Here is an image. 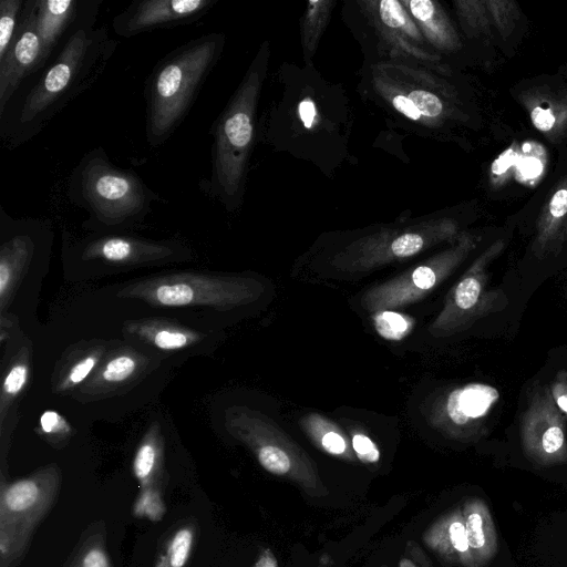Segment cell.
<instances>
[{
  "instance_id": "24",
  "label": "cell",
  "mask_w": 567,
  "mask_h": 567,
  "mask_svg": "<svg viewBox=\"0 0 567 567\" xmlns=\"http://www.w3.org/2000/svg\"><path fill=\"white\" fill-rule=\"evenodd\" d=\"M195 529L192 524L178 527L169 535L155 567H185L194 545Z\"/></svg>"
},
{
  "instance_id": "40",
  "label": "cell",
  "mask_w": 567,
  "mask_h": 567,
  "mask_svg": "<svg viewBox=\"0 0 567 567\" xmlns=\"http://www.w3.org/2000/svg\"><path fill=\"white\" fill-rule=\"evenodd\" d=\"M519 171L527 177L537 176L542 172V164L536 158H525L519 165Z\"/></svg>"
},
{
  "instance_id": "35",
  "label": "cell",
  "mask_w": 567,
  "mask_h": 567,
  "mask_svg": "<svg viewBox=\"0 0 567 567\" xmlns=\"http://www.w3.org/2000/svg\"><path fill=\"white\" fill-rule=\"evenodd\" d=\"M530 116L535 127L543 132L549 131L555 124V116L549 109L536 106Z\"/></svg>"
},
{
  "instance_id": "39",
  "label": "cell",
  "mask_w": 567,
  "mask_h": 567,
  "mask_svg": "<svg viewBox=\"0 0 567 567\" xmlns=\"http://www.w3.org/2000/svg\"><path fill=\"white\" fill-rule=\"evenodd\" d=\"M517 157V154L513 150H508L504 152L492 165V171L494 174H502L506 169H508Z\"/></svg>"
},
{
  "instance_id": "12",
  "label": "cell",
  "mask_w": 567,
  "mask_h": 567,
  "mask_svg": "<svg viewBox=\"0 0 567 567\" xmlns=\"http://www.w3.org/2000/svg\"><path fill=\"white\" fill-rule=\"evenodd\" d=\"M219 0H135L112 20L113 31L122 38L196 22Z\"/></svg>"
},
{
  "instance_id": "11",
  "label": "cell",
  "mask_w": 567,
  "mask_h": 567,
  "mask_svg": "<svg viewBox=\"0 0 567 567\" xmlns=\"http://www.w3.org/2000/svg\"><path fill=\"white\" fill-rule=\"evenodd\" d=\"M520 442L525 455L536 465L567 463L564 416L549 389L534 393L522 415Z\"/></svg>"
},
{
  "instance_id": "28",
  "label": "cell",
  "mask_w": 567,
  "mask_h": 567,
  "mask_svg": "<svg viewBox=\"0 0 567 567\" xmlns=\"http://www.w3.org/2000/svg\"><path fill=\"white\" fill-rule=\"evenodd\" d=\"M374 327L388 340L403 339L412 328V321L400 313L384 311L374 317Z\"/></svg>"
},
{
  "instance_id": "38",
  "label": "cell",
  "mask_w": 567,
  "mask_h": 567,
  "mask_svg": "<svg viewBox=\"0 0 567 567\" xmlns=\"http://www.w3.org/2000/svg\"><path fill=\"white\" fill-rule=\"evenodd\" d=\"M549 212L555 218L567 214V189H559L555 193L550 200Z\"/></svg>"
},
{
  "instance_id": "37",
  "label": "cell",
  "mask_w": 567,
  "mask_h": 567,
  "mask_svg": "<svg viewBox=\"0 0 567 567\" xmlns=\"http://www.w3.org/2000/svg\"><path fill=\"white\" fill-rule=\"evenodd\" d=\"M322 446L331 454H341L346 450V442L338 433L329 432L322 437Z\"/></svg>"
},
{
  "instance_id": "26",
  "label": "cell",
  "mask_w": 567,
  "mask_h": 567,
  "mask_svg": "<svg viewBox=\"0 0 567 567\" xmlns=\"http://www.w3.org/2000/svg\"><path fill=\"white\" fill-rule=\"evenodd\" d=\"M24 3L25 0H0V59L17 34Z\"/></svg>"
},
{
  "instance_id": "33",
  "label": "cell",
  "mask_w": 567,
  "mask_h": 567,
  "mask_svg": "<svg viewBox=\"0 0 567 567\" xmlns=\"http://www.w3.org/2000/svg\"><path fill=\"white\" fill-rule=\"evenodd\" d=\"M352 445L359 458L363 462L373 463L379 460V450L368 436L362 434L354 435Z\"/></svg>"
},
{
  "instance_id": "32",
  "label": "cell",
  "mask_w": 567,
  "mask_h": 567,
  "mask_svg": "<svg viewBox=\"0 0 567 567\" xmlns=\"http://www.w3.org/2000/svg\"><path fill=\"white\" fill-rule=\"evenodd\" d=\"M74 567H111V564L103 547L94 545L82 553Z\"/></svg>"
},
{
  "instance_id": "3",
  "label": "cell",
  "mask_w": 567,
  "mask_h": 567,
  "mask_svg": "<svg viewBox=\"0 0 567 567\" xmlns=\"http://www.w3.org/2000/svg\"><path fill=\"white\" fill-rule=\"evenodd\" d=\"M270 54V44L266 41L209 130L210 174L199 182V189L228 213L236 212L244 204L249 162L257 143L258 106L268 76Z\"/></svg>"
},
{
  "instance_id": "1",
  "label": "cell",
  "mask_w": 567,
  "mask_h": 567,
  "mask_svg": "<svg viewBox=\"0 0 567 567\" xmlns=\"http://www.w3.org/2000/svg\"><path fill=\"white\" fill-rule=\"evenodd\" d=\"M272 89L258 117L257 142L310 162L329 177L353 159V105L341 84L324 79L313 63L284 62Z\"/></svg>"
},
{
  "instance_id": "27",
  "label": "cell",
  "mask_w": 567,
  "mask_h": 567,
  "mask_svg": "<svg viewBox=\"0 0 567 567\" xmlns=\"http://www.w3.org/2000/svg\"><path fill=\"white\" fill-rule=\"evenodd\" d=\"M39 431L51 444H63L73 434V427L68 420L54 410H47L39 421Z\"/></svg>"
},
{
  "instance_id": "7",
  "label": "cell",
  "mask_w": 567,
  "mask_h": 567,
  "mask_svg": "<svg viewBox=\"0 0 567 567\" xmlns=\"http://www.w3.org/2000/svg\"><path fill=\"white\" fill-rule=\"evenodd\" d=\"M243 296L244 288L237 280L197 271L151 276L117 291L120 298L137 299L157 308L224 309L239 302Z\"/></svg>"
},
{
  "instance_id": "22",
  "label": "cell",
  "mask_w": 567,
  "mask_h": 567,
  "mask_svg": "<svg viewBox=\"0 0 567 567\" xmlns=\"http://www.w3.org/2000/svg\"><path fill=\"white\" fill-rule=\"evenodd\" d=\"M164 460V437L161 425L153 422L135 451L132 468L142 488L155 485Z\"/></svg>"
},
{
  "instance_id": "36",
  "label": "cell",
  "mask_w": 567,
  "mask_h": 567,
  "mask_svg": "<svg viewBox=\"0 0 567 567\" xmlns=\"http://www.w3.org/2000/svg\"><path fill=\"white\" fill-rule=\"evenodd\" d=\"M412 280L416 287L421 289H430L434 286L436 276L432 268L421 266L413 271Z\"/></svg>"
},
{
  "instance_id": "16",
  "label": "cell",
  "mask_w": 567,
  "mask_h": 567,
  "mask_svg": "<svg viewBox=\"0 0 567 567\" xmlns=\"http://www.w3.org/2000/svg\"><path fill=\"white\" fill-rule=\"evenodd\" d=\"M92 2L93 0H38L37 21L43 48L42 69L58 54Z\"/></svg>"
},
{
  "instance_id": "13",
  "label": "cell",
  "mask_w": 567,
  "mask_h": 567,
  "mask_svg": "<svg viewBox=\"0 0 567 567\" xmlns=\"http://www.w3.org/2000/svg\"><path fill=\"white\" fill-rule=\"evenodd\" d=\"M157 354L134 344L109 349L89 379L74 393L93 401L123 392L140 382L153 368Z\"/></svg>"
},
{
  "instance_id": "10",
  "label": "cell",
  "mask_w": 567,
  "mask_h": 567,
  "mask_svg": "<svg viewBox=\"0 0 567 567\" xmlns=\"http://www.w3.org/2000/svg\"><path fill=\"white\" fill-rule=\"evenodd\" d=\"M0 313H4L28 272L40 239L50 233V225L43 219H16L0 205Z\"/></svg>"
},
{
  "instance_id": "6",
  "label": "cell",
  "mask_w": 567,
  "mask_h": 567,
  "mask_svg": "<svg viewBox=\"0 0 567 567\" xmlns=\"http://www.w3.org/2000/svg\"><path fill=\"white\" fill-rule=\"evenodd\" d=\"M342 19L361 47L363 64L440 63V55L429 45L402 0L346 1Z\"/></svg>"
},
{
  "instance_id": "42",
  "label": "cell",
  "mask_w": 567,
  "mask_h": 567,
  "mask_svg": "<svg viewBox=\"0 0 567 567\" xmlns=\"http://www.w3.org/2000/svg\"><path fill=\"white\" fill-rule=\"evenodd\" d=\"M271 567H274V566H271Z\"/></svg>"
},
{
  "instance_id": "25",
  "label": "cell",
  "mask_w": 567,
  "mask_h": 567,
  "mask_svg": "<svg viewBox=\"0 0 567 567\" xmlns=\"http://www.w3.org/2000/svg\"><path fill=\"white\" fill-rule=\"evenodd\" d=\"M486 260L476 264L472 272L463 278L455 288L454 302L463 311L478 307L487 277L485 275Z\"/></svg>"
},
{
  "instance_id": "34",
  "label": "cell",
  "mask_w": 567,
  "mask_h": 567,
  "mask_svg": "<svg viewBox=\"0 0 567 567\" xmlns=\"http://www.w3.org/2000/svg\"><path fill=\"white\" fill-rule=\"evenodd\" d=\"M549 391L558 409L567 414V373L559 372Z\"/></svg>"
},
{
  "instance_id": "18",
  "label": "cell",
  "mask_w": 567,
  "mask_h": 567,
  "mask_svg": "<svg viewBox=\"0 0 567 567\" xmlns=\"http://www.w3.org/2000/svg\"><path fill=\"white\" fill-rule=\"evenodd\" d=\"M463 517L472 558L476 567H486L498 548L496 527L486 503L481 498L468 501Z\"/></svg>"
},
{
  "instance_id": "17",
  "label": "cell",
  "mask_w": 567,
  "mask_h": 567,
  "mask_svg": "<svg viewBox=\"0 0 567 567\" xmlns=\"http://www.w3.org/2000/svg\"><path fill=\"white\" fill-rule=\"evenodd\" d=\"M109 343L103 340L80 341L69 347L54 365L51 390L54 394H74L96 369Z\"/></svg>"
},
{
  "instance_id": "4",
  "label": "cell",
  "mask_w": 567,
  "mask_h": 567,
  "mask_svg": "<svg viewBox=\"0 0 567 567\" xmlns=\"http://www.w3.org/2000/svg\"><path fill=\"white\" fill-rule=\"evenodd\" d=\"M225 44L226 35L221 32L202 34L156 62L144 83L145 135L150 146L163 145L183 123L221 58Z\"/></svg>"
},
{
  "instance_id": "19",
  "label": "cell",
  "mask_w": 567,
  "mask_h": 567,
  "mask_svg": "<svg viewBox=\"0 0 567 567\" xmlns=\"http://www.w3.org/2000/svg\"><path fill=\"white\" fill-rule=\"evenodd\" d=\"M498 399L499 392L494 386L471 383L450 393L446 411L455 424L465 425L485 417Z\"/></svg>"
},
{
  "instance_id": "29",
  "label": "cell",
  "mask_w": 567,
  "mask_h": 567,
  "mask_svg": "<svg viewBox=\"0 0 567 567\" xmlns=\"http://www.w3.org/2000/svg\"><path fill=\"white\" fill-rule=\"evenodd\" d=\"M133 513L135 516L147 517L153 522L162 519L165 513V506L159 491L155 485L142 488L134 504Z\"/></svg>"
},
{
  "instance_id": "31",
  "label": "cell",
  "mask_w": 567,
  "mask_h": 567,
  "mask_svg": "<svg viewBox=\"0 0 567 567\" xmlns=\"http://www.w3.org/2000/svg\"><path fill=\"white\" fill-rule=\"evenodd\" d=\"M424 243L421 231H402L393 241L391 251L396 257H409L419 252L423 248Z\"/></svg>"
},
{
  "instance_id": "15",
  "label": "cell",
  "mask_w": 567,
  "mask_h": 567,
  "mask_svg": "<svg viewBox=\"0 0 567 567\" xmlns=\"http://www.w3.org/2000/svg\"><path fill=\"white\" fill-rule=\"evenodd\" d=\"M127 341L153 353H194L206 344L207 336L165 318H143L123 324Z\"/></svg>"
},
{
  "instance_id": "20",
  "label": "cell",
  "mask_w": 567,
  "mask_h": 567,
  "mask_svg": "<svg viewBox=\"0 0 567 567\" xmlns=\"http://www.w3.org/2000/svg\"><path fill=\"white\" fill-rule=\"evenodd\" d=\"M424 39L437 53L453 45V33L439 2L433 0H402Z\"/></svg>"
},
{
  "instance_id": "23",
  "label": "cell",
  "mask_w": 567,
  "mask_h": 567,
  "mask_svg": "<svg viewBox=\"0 0 567 567\" xmlns=\"http://www.w3.org/2000/svg\"><path fill=\"white\" fill-rule=\"evenodd\" d=\"M336 3L332 0H313L306 3L300 20L303 63H313V56Z\"/></svg>"
},
{
  "instance_id": "21",
  "label": "cell",
  "mask_w": 567,
  "mask_h": 567,
  "mask_svg": "<svg viewBox=\"0 0 567 567\" xmlns=\"http://www.w3.org/2000/svg\"><path fill=\"white\" fill-rule=\"evenodd\" d=\"M31 373V346L22 344L8 360L3 370L0 390V429L2 430L7 417L24 392Z\"/></svg>"
},
{
  "instance_id": "5",
  "label": "cell",
  "mask_w": 567,
  "mask_h": 567,
  "mask_svg": "<svg viewBox=\"0 0 567 567\" xmlns=\"http://www.w3.org/2000/svg\"><path fill=\"white\" fill-rule=\"evenodd\" d=\"M66 196L86 212L83 226L94 233H120L140 226L162 202L138 174L115 165L102 146L87 151L73 167Z\"/></svg>"
},
{
  "instance_id": "30",
  "label": "cell",
  "mask_w": 567,
  "mask_h": 567,
  "mask_svg": "<svg viewBox=\"0 0 567 567\" xmlns=\"http://www.w3.org/2000/svg\"><path fill=\"white\" fill-rule=\"evenodd\" d=\"M258 460L264 468L276 475H284L290 470L288 455L277 446L261 447L258 451Z\"/></svg>"
},
{
  "instance_id": "41",
  "label": "cell",
  "mask_w": 567,
  "mask_h": 567,
  "mask_svg": "<svg viewBox=\"0 0 567 567\" xmlns=\"http://www.w3.org/2000/svg\"><path fill=\"white\" fill-rule=\"evenodd\" d=\"M401 567H415V566L409 560H402Z\"/></svg>"
},
{
  "instance_id": "14",
  "label": "cell",
  "mask_w": 567,
  "mask_h": 567,
  "mask_svg": "<svg viewBox=\"0 0 567 567\" xmlns=\"http://www.w3.org/2000/svg\"><path fill=\"white\" fill-rule=\"evenodd\" d=\"M38 0H25L17 34L0 59V112L27 78L42 69L43 48L37 21Z\"/></svg>"
},
{
  "instance_id": "8",
  "label": "cell",
  "mask_w": 567,
  "mask_h": 567,
  "mask_svg": "<svg viewBox=\"0 0 567 567\" xmlns=\"http://www.w3.org/2000/svg\"><path fill=\"white\" fill-rule=\"evenodd\" d=\"M59 484V471L47 466L7 485L0 496V547L2 567L24 549L30 534L50 507Z\"/></svg>"
},
{
  "instance_id": "9",
  "label": "cell",
  "mask_w": 567,
  "mask_h": 567,
  "mask_svg": "<svg viewBox=\"0 0 567 567\" xmlns=\"http://www.w3.org/2000/svg\"><path fill=\"white\" fill-rule=\"evenodd\" d=\"M74 254L83 262L110 267H141L187 259L189 248L174 239L154 240L121 233H94Z\"/></svg>"
},
{
  "instance_id": "2",
  "label": "cell",
  "mask_w": 567,
  "mask_h": 567,
  "mask_svg": "<svg viewBox=\"0 0 567 567\" xmlns=\"http://www.w3.org/2000/svg\"><path fill=\"white\" fill-rule=\"evenodd\" d=\"M103 0H93L58 54L20 85L0 112V142L12 151L39 135L102 76L118 41L96 25Z\"/></svg>"
}]
</instances>
